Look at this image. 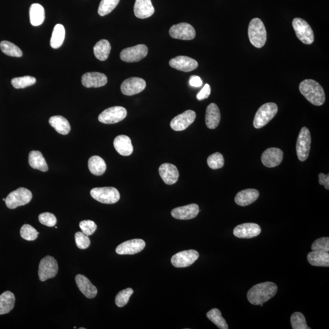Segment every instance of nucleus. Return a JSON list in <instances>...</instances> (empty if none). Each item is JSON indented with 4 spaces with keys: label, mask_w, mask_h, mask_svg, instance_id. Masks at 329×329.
<instances>
[{
    "label": "nucleus",
    "mask_w": 329,
    "mask_h": 329,
    "mask_svg": "<svg viewBox=\"0 0 329 329\" xmlns=\"http://www.w3.org/2000/svg\"><path fill=\"white\" fill-rule=\"evenodd\" d=\"M79 227L84 234L88 236L94 234V233L97 229V225L91 220H85V221L80 222Z\"/></svg>",
    "instance_id": "obj_47"
},
{
    "label": "nucleus",
    "mask_w": 329,
    "mask_h": 329,
    "mask_svg": "<svg viewBox=\"0 0 329 329\" xmlns=\"http://www.w3.org/2000/svg\"><path fill=\"white\" fill-rule=\"evenodd\" d=\"M49 123L52 128L62 135H67L70 132L71 126L68 121L63 116H57L50 118Z\"/></svg>",
    "instance_id": "obj_31"
},
{
    "label": "nucleus",
    "mask_w": 329,
    "mask_h": 329,
    "mask_svg": "<svg viewBox=\"0 0 329 329\" xmlns=\"http://www.w3.org/2000/svg\"><path fill=\"white\" fill-rule=\"evenodd\" d=\"M39 233L30 225H24L20 229L21 238L27 241H34L38 237Z\"/></svg>",
    "instance_id": "obj_42"
},
{
    "label": "nucleus",
    "mask_w": 329,
    "mask_h": 329,
    "mask_svg": "<svg viewBox=\"0 0 329 329\" xmlns=\"http://www.w3.org/2000/svg\"><path fill=\"white\" fill-rule=\"evenodd\" d=\"M33 198L32 192L27 188L20 187L8 195L6 198V205L9 209H14L17 207L29 204Z\"/></svg>",
    "instance_id": "obj_5"
},
{
    "label": "nucleus",
    "mask_w": 329,
    "mask_h": 329,
    "mask_svg": "<svg viewBox=\"0 0 329 329\" xmlns=\"http://www.w3.org/2000/svg\"><path fill=\"white\" fill-rule=\"evenodd\" d=\"M210 94V86L208 85V84H206V85H205V86H204V88L202 89L201 91L198 93L197 97L198 100H203V99L209 98Z\"/></svg>",
    "instance_id": "obj_48"
},
{
    "label": "nucleus",
    "mask_w": 329,
    "mask_h": 329,
    "mask_svg": "<svg viewBox=\"0 0 329 329\" xmlns=\"http://www.w3.org/2000/svg\"><path fill=\"white\" fill-rule=\"evenodd\" d=\"M278 111V105L274 102H268L262 105L257 111L254 117V128L260 129L266 126L276 116Z\"/></svg>",
    "instance_id": "obj_4"
},
{
    "label": "nucleus",
    "mask_w": 329,
    "mask_h": 329,
    "mask_svg": "<svg viewBox=\"0 0 329 329\" xmlns=\"http://www.w3.org/2000/svg\"><path fill=\"white\" fill-rule=\"evenodd\" d=\"M196 117L197 114L194 111H186L174 118L170 123L171 128L176 131H184L195 122Z\"/></svg>",
    "instance_id": "obj_15"
},
{
    "label": "nucleus",
    "mask_w": 329,
    "mask_h": 329,
    "mask_svg": "<svg viewBox=\"0 0 329 329\" xmlns=\"http://www.w3.org/2000/svg\"><path fill=\"white\" fill-rule=\"evenodd\" d=\"M115 149L120 155L128 156L132 154L133 151L131 140L128 136L120 135L117 136L114 141Z\"/></svg>",
    "instance_id": "obj_26"
},
{
    "label": "nucleus",
    "mask_w": 329,
    "mask_h": 329,
    "mask_svg": "<svg viewBox=\"0 0 329 329\" xmlns=\"http://www.w3.org/2000/svg\"><path fill=\"white\" fill-rule=\"evenodd\" d=\"M207 164L208 166L213 170L222 169L225 164L224 157L220 153L212 154L208 157Z\"/></svg>",
    "instance_id": "obj_41"
},
{
    "label": "nucleus",
    "mask_w": 329,
    "mask_h": 329,
    "mask_svg": "<svg viewBox=\"0 0 329 329\" xmlns=\"http://www.w3.org/2000/svg\"><path fill=\"white\" fill-rule=\"evenodd\" d=\"M284 153L281 149L270 148L267 149L262 155V162L266 167H276L283 160Z\"/></svg>",
    "instance_id": "obj_18"
},
{
    "label": "nucleus",
    "mask_w": 329,
    "mask_h": 329,
    "mask_svg": "<svg viewBox=\"0 0 329 329\" xmlns=\"http://www.w3.org/2000/svg\"><path fill=\"white\" fill-rule=\"evenodd\" d=\"M311 143V134L309 129L306 127H303L300 129L296 143L297 156L301 162H304L308 159Z\"/></svg>",
    "instance_id": "obj_6"
},
{
    "label": "nucleus",
    "mask_w": 329,
    "mask_h": 329,
    "mask_svg": "<svg viewBox=\"0 0 329 329\" xmlns=\"http://www.w3.org/2000/svg\"><path fill=\"white\" fill-rule=\"evenodd\" d=\"M65 36H66V30L65 28L61 24H58L54 28L50 40V45L52 48L58 49L63 45Z\"/></svg>",
    "instance_id": "obj_35"
},
{
    "label": "nucleus",
    "mask_w": 329,
    "mask_h": 329,
    "mask_svg": "<svg viewBox=\"0 0 329 329\" xmlns=\"http://www.w3.org/2000/svg\"><path fill=\"white\" fill-rule=\"evenodd\" d=\"M146 246L142 239H133L121 243L116 248V253L120 255H133L141 253Z\"/></svg>",
    "instance_id": "obj_16"
},
{
    "label": "nucleus",
    "mask_w": 329,
    "mask_h": 329,
    "mask_svg": "<svg viewBox=\"0 0 329 329\" xmlns=\"http://www.w3.org/2000/svg\"><path fill=\"white\" fill-rule=\"evenodd\" d=\"M75 241L76 246L80 250H86L91 245V241L88 235L83 232H77L75 234Z\"/></svg>",
    "instance_id": "obj_45"
},
{
    "label": "nucleus",
    "mask_w": 329,
    "mask_h": 329,
    "mask_svg": "<svg viewBox=\"0 0 329 329\" xmlns=\"http://www.w3.org/2000/svg\"><path fill=\"white\" fill-rule=\"evenodd\" d=\"M3 201H6V198H3Z\"/></svg>",
    "instance_id": "obj_51"
},
{
    "label": "nucleus",
    "mask_w": 329,
    "mask_h": 329,
    "mask_svg": "<svg viewBox=\"0 0 329 329\" xmlns=\"http://www.w3.org/2000/svg\"><path fill=\"white\" fill-rule=\"evenodd\" d=\"M15 302L14 294L9 291L0 295V315L7 314L14 309Z\"/></svg>",
    "instance_id": "obj_32"
},
{
    "label": "nucleus",
    "mask_w": 329,
    "mask_h": 329,
    "mask_svg": "<svg viewBox=\"0 0 329 329\" xmlns=\"http://www.w3.org/2000/svg\"><path fill=\"white\" fill-rule=\"evenodd\" d=\"M169 64L172 68L184 72H190L197 69L198 67V63L196 60L184 56H179L172 59L169 62Z\"/></svg>",
    "instance_id": "obj_19"
},
{
    "label": "nucleus",
    "mask_w": 329,
    "mask_h": 329,
    "mask_svg": "<svg viewBox=\"0 0 329 329\" xmlns=\"http://www.w3.org/2000/svg\"><path fill=\"white\" fill-rule=\"evenodd\" d=\"M169 33L172 38L179 40H193L196 36L194 28L187 23L175 24L171 27Z\"/></svg>",
    "instance_id": "obj_13"
},
{
    "label": "nucleus",
    "mask_w": 329,
    "mask_h": 329,
    "mask_svg": "<svg viewBox=\"0 0 329 329\" xmlns=\"http://www.w3.org/2000/svg\"><path fill=\"white\" fill-rule=\"evenodd\" d=\"M278 286L271 282H263L254 285L248 291L247 298L253 305L260 306L271 299L276 295Z\"/></svg>",
    "instance_id": "obj_1"
},
{
    "label": "nucleus",
    "mask_w": 329,
    "mask_h": 329,
    "mask_svg": "<svg viewBox=\"0 0 329 329\" xmlns=\"http://www.w3.org/2000/svg\"><path fill=\"white\" fill-rule=\"evenodd\" d=\"M127 111L122 106H114L107 108L99 114L98 120L104 124L117 123L125 119Z\"/></svg>",
    "instance_id": "obj_11"
},
{
    "label": "nucleus",
    "mask_w": 329,
    "mask_h": 329,
    "mask_svg": "<svg viewBox=\"0 0 329 329\" xmlns=\"http://www.w3.org/2000/svg\"><path fill=\"white\" fill-rule=\"evenodd\" d=\"M248 36L251 44L257 48L265 45L267 33L263 21L259 18H253L248 27Z\"/></svg>",
    "instance_id": "obj_3"
},
{
    "label": "nucleus",
    "mask_w": 329,
    "mask_h": 329,
    "mask_svg": "<svg viewBox=\"0 0 329 329\" xmlns=\"http://www.w3.org/2000/svg\"><path fill=\"white\" fill-rule=\"evenodd\" d=\"M291 324L293 329H310L306 323L305 316L300 312H295L291 316Z\"/></svg>",
    "instance_id": "obj_40"
},
{
    "label": "nucleus",
    "mask_w": 329,
    "mask_h": 329,
    "mask_svg": "<svg viewBox=\"0 0 329 329\" xmlns=\"http://www.w3.org/2000/svg\"><path fill=\"white\" fill-rule=\"evenodd\" d=\"M111 50V46L109 42L107 40H99L94 47V52L95 57L98 60L104 61L107 60L109 56Z\"/></svg>",
    "instance_id": "obj_33"
},
{
    "label": "nucleus",
    "mask_w": 329,
    "mask_h": 329,
    "mask_svg": "<svg viewBox=\"0 0 329 329\" xmlns=\"http://www.w3.org/2000/svg\"><path fill=\"white\" fill-rule=\"evenodd\" d=\"M90 172L95 176H101L106 170V163L101 157L94 156L90 158L88 162Z\"/></svg>",
    "instance_id": "obj_34"
},
{
    "label": "nucleus",
    "mask_w": 329,
    "mask_h": 329,
    "mask_svg": "<svg viewBox=\"0 0 329 329\" xmlns=\"http://www.w3.org/2000/svg\"><path fill=\"white\" fill-rule=\"evenodd\" d=\"M120 0H101L98 8V14L101 17L110 14L116 8Z\"/></svg>",
    "instance_id": "obj_39"
},
{
    "label": "nucleus",
    "mask_w": 329,
    "mask_h": 329,
    "mask_svg": "<svg viewBox=\"0 0 329 329\" xmlns=\"http://www.w3.org/2000/svg\"><path fill=\"white\" fill-rule=\"evenodd\" d=\"M312 250L328 253L329 238L322 237L317 239V240H316L314 242H313L312 245Z\"/></svg>",
    "instance_id": "obj_44"
},
{
    "label": "nucleus",
    "mask_w": 329,
    "mask_h": 329,
    "mask_svg": "<svg viewBox=\"0 0 329 329\" xmlns=\"http://www.w3.org/2000/svg\"><path fill=\"white\" fill-rule=\"evenodd\" d=\"M319 183L321 185H324L325 189L329 190V175L320 173L319 175Z\"/></svg>",
    "instance_id": "obj_50"
},
{
    "label": "nucleus",
    "mask_w": 329,
    "mask_h": 329,
    "mask_svg": "<svg viewBox=\"0 0 329 329\" xmlns=\"http://www.w3.org/2000/svg\"><path fill=\"white\" fill-rule=\"evenodd\" d=\"M300 92L310 103L320 106L325 100L323 88L318 82L313 79H306L300 83Z\"/></svg>",
    "instance_id": "obj_2"
},
{
    "label": "nucleus",
    "mask_w": 329,
    "mask_h": 329,
    "mask_svg": "<svg viewBox=\"0 0 329 329\" xmlns=\"http://www.w3.org/2000/svg\"><path fill=\"white\" fill-rule=\"evenodd\" d=\"M310 265L315 266H329V254L322 251H312L307 256Z\"/></svg>",
    "instance_id": "obj_28"
},
{
    "label": "nucleus",
    "mask_w": 329,
    "mask_h": 329,
    "mask_svg": "<svg viewBox=\"0 0 329 329\" xmlns=\"http://www.w3.org/2000/svg\"><path fill=\"white\" fill-rule=\"evenodd\" d=\"M30 22L34 26L41 25L45 20V9L42 5L34 3L30 9Z\"/></svg>",
    "instance_id": "obj_29"
},
{
    "label": "nucleus",
    "mask_w": 329,
    "mask_h": 329,
    "mask_svg": "<svg viewBox=\"0 0 329 329\" xmlns=\"http://www.w3.org/2000/svg\"><path fill=\"white\" fill-rule=\"evenodd\" d=\"M221 120V114L218 105L211 103L208 105L206 113V123L208 128L214 129L219 125Z\"/></svg>",
    "instance_id": "obj_27"
},
{
    "label": "nucleus",
    "mask_w": 329,
    "mask_h": 329,
    "mask_svg": "<svg viewBox=\"0 0 329 329\" xmlns=\"http://www.w3.org/2000/svg\"><path fill=\"white\" fill-rule=\"evenodd\" d=\"M91 195L95 200L102 204H113L120 200L119 190L114 187H98L92 189Z\"/></svg>",
    "instance_id": "obj_7"
},
{
    "label": "nucleus",
    "mask_w": 329,
    "mask_h": 329,
    "mask_svg": "<svg viewBox=\"0 0 329 329\" xmlns=\"http://www.w3.org/2000/svg\"><path fill=\"white\" fill-rule=\"evenodd\" d=\"M154 11L151 0H136L133 8L135 17L141 19H145L151 17Z\"/></svg>",
    "instance_id": "obj_24"
},
{
    "label": "nucleus",
    "mask_w": 329,
    "mask_h": 329,
    "mask_svg": "<svg viewBox=\"0 0 329 329\" xmlns=\"http://www.w3.org/2000/svg\"><path fill=\"white\" fill-rule=\"evenodd\" d=\"M148 52L147 46L140 44L123 49L120 52V59L126 63H136L147 57Z\"/></svg>",
    "instance_id": "obj_10"
},
{
    "label": "nucleus",
    "mask_w": 329,
    "mask_h": 329,
    "mask_svg": "<svg viewBox=\"0 0 329 329\" xmlns=\"http://www.w3.org/2000/svg\"><path fill=\"white\" fill-rule=\"evenodd\" d=\"M159 172L161 178L167 185L175 184L178 181L179 173L175 166L171 163H163L159 167Z\"/></svg>",
    "instance_id": "obj_22"
},
{
    "label": "nucleus",
    "mask_w": 329,
    "mask_h": 329,
    "mask_svg": "<svg viewBox=\"0 0 329 329\" xmlns=\"http://www.w3.org/2000/svg\"><path fill=\"white\" fill-rule=\"evenodd\" d=\"M83 85L87 88H98L107 83V77L99 72H88L84 74L81 79Z\"/></svg>",
    "instance_id": "obj_21"
},
{
    "label": "nucleus",
    "mask_w": 329,
    "mask_h": 329,
    "mask_svg": "<svg viewBox=\"0 0 329 329\" xmlns=\"http://www.w3.org/2000/svg\"><path fill=\"white\" fill-rule=\"evenodd\" d=\"M39 220L42 225L48 226V227H54L57 223V217L54 214L49 212L40 214Z\"/></svg>",
    "instance_id": "obj_46"
},
{
    "label": "nucleus",
    "mask_w": 329,
    "mask_h": 329,
    "mask_svg": "<svg viewBox=\"0 0 329 329\" xmlns=\"http://www.w3.org/2000/svg\"><path fill=\"white\" fill-rule=\"evenodd\" d=\"M292 24L297 38L304 44H312L314 42V34L309 24L303 18H295Z\"/></svg>",
    "instance_id": "obj_8"
},
{
    "label": "nucleus",
    "mask_w": 329,
    "mask_h": 329,
    "mask_svg": "<svg viewBox=\"0 0 329 329\" xmlns=\"http://www.w3.org/2000/svg\"><path fill=\"white\" fill-rule=\"evenodd\" d=\"M29 164L34 169L39 170L43 172L48 170V164L46 163L44 157L39 151H32L29 154Z\"/></svg>",
    "instance_id": "obj_30"
},
{
    "label": "nucleus",
    "mask_w": 329,
    "mask_h": 329,
    "mask_svg": "<svg viewBox=\"0 0 329 329\" xmlns=\"http://www.w3.org/2000/svg\"><path fill=\"white\" fill-rule=\"evenodd\" d=\"M200 257L198 251L190 250L182 251L175 254L171 259V262L176 268H185L194 263Z\"/></svg>",
    "instance_id": "obj_12"
},
{
    "label": "nucleus",
    "mask_w": 329,
    "mask_h": 329,
    "mask_svg": "<svg viewBox=\"0 0 329 329\" xmlns=\"http://www.w3.org/2000/svg\"><path fill=\"white\" fill-rule=\"evenodd\" d=\"M58 263L53 257L47 256L40 260L39 266V277L40 281L44 282L54 278L58 272Z\"/></svg>",
    "instance_id": "obj_9"
},
{
    "label": "nucleus",
    "mask_w": 329,
    "mask_h": 329,
    "mask_svg": "<svg viewBox=\"0 0 329 329\" xmlns=\"http://www.w3.org/2000/svg\"><path fill=\"white\" fill-rule=\"evenodd\" d=\"M200 212V208L197 204L175 208L172 211V215L177 220H188L195 218Z\"/></svg>",
    "instance_id": "obj_20"
},
{
    "label": "nucleus",
    "mask_w": 329,
    "mask_h": 329,
    "mask_svg": "<svg viewBox=\"0 0 329 329\" xmlns=\"http://www.w3.org/2000/svg\"><path fill=\"white\" fill-rule=\"evenodd\" d=\"M1 50L6 55L11 57L20 58L23 56L22 51L13 43L4 40L0 43Z\"/></svg>",
    "instance_id": "obj_37"
},
{
    "label": "nucleus",
    "mask_w": 329,
    "mask_h": 329,
    "mask_svg": "<svg viewBox=\"0 0 329 329\" xmlns=\"http://www.w3.org/2000/svg\"><path fill=\"white\" fill-rule=\"evenodd\" d=\"M76 283L80 292L89 299H93L97 295V287L92 284V282L82 275H77L75 277Z\"/></svg>",
    "instance_id": "obj_23"
},
{
    "label": "nucleus",
    "mask_w": 329,
    "mask_h": 329,
    "mask_svg": "<svg viewBox=\"0 0 329 329\" xmlns=\"http://www.w3.org/2000/svg\"><path fill=\"white\" fill-rule=\"evenodd\" d=\"M79 329H85V328L80 327Z\"/></svg>",
    "instance_id": "obj_52"
},
{
    "label": "nucleus",
    "mask_w": 329,
    "mask_h": 329,
    "mask_svg": "<svg viewBox=\"0 0 329 329\" xmlns=\"http://www.w3.org/2000/svg\"><path fill=\"white\" fill-rule=\"evenodd\" d=\"M147 83L141 77H132L127 79L121 85V91L127 96H132L144 91Z\"/></svg>",
    "instance_id": "obj_14"
},
{
    "label": "nucleus",
    "mask_w": 329,
    "mask_h": 329,
    "mask_svg": "<svg viewBox=\"0 0 329 329\" xmlns=\"http://www.w3.org/2000/svg\"><path fill=\"white\" fill-rule=\"evenodd\" d=\"M261 231L260 226L256 223H244L234 228V234L239 238L250 239L259 235Z\"/></svg>",
    "instance_id": "obj_17"
},
{
    "label": "nucleus",
    "mask_w": 329,
    "mask_h": 329,
    "mask_svg": "<svg viewBox=\"0 0 329 329\" xmlns=\"http://www.w3.org/2000/svg\"><path fill=\"white\" fill-rule=\"evenodd\" d=\"M207 317L220 329L229 328L227 322L218 309H213L207 313Z\"/></svg>",
    "instance_id": "obj_36"
},
{
    "label": "nucleus",
    "mask_w": 329,
    "mask_h": 329,
    "mask_svg": "<svg viewBox=\"0 0 329 329\" xmlns=\"http://www.w3.org/2000/svg\"><path fill=\"white\" fill-rule=\"evenodd\" d=\"M133 291L131 288L120 291L116 297V304L119 307H123L128 304L130 297L132 296Z\"/></svg>",
    "instance_id": "obj_43"
},
{
    "label": "nucleus",
    "mask_w": 329,
    "mask_h": 329,
    "mask_svg": "<svg viewBox=\"0 0 329 329\" xmlns=\"http://www.w3.org/2000/svg\"><path fill=\"white\" fill-rule=\"evenodd\" d=\"M36 83V77L31 76L15 77L11 80L12 85L14 88L17 89L26 88L27 87L35 85Z\"/></svg>",
    "instance_id": "obj_38"
},
{
    "label": "nucleus",
    "mask_w": 329,
    "mask_h": 329,
    "mask_svg": "<svg viewBox=\"0 0 329 329\" xmlns=\"http://www.w3.org/2000/svg\"><path fill=\"white\" fill-rule=\"evenodd\" d=\"M259 191L256 189L249 188L241 190L236 195V204L240 206H247L253 204L259 197Z\"/></svg>",
    "instance_id": "obj_25"
},
{
    "label": "nucleus",
    "mask_w": 329,
    "mask_h": 329,
    "mask_svg": "<svg viewBox=\"0 0 329 329\" xmlns=\"http://www.w3.org/2000/svg\"><path fill=\"white\" fill-rule=\"evenodd\" d=\"M189 84L194 88H200L203 85V80L200 77L198 76H191L189 80Z\"/></svg>",
    "instance_id": "obj_49"
}]
</instances>
